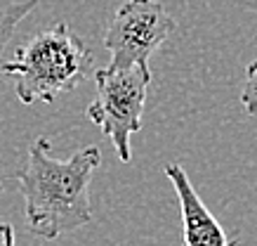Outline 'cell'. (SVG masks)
Here are the masks:
<instances>
[{
  "label": "cell",
  "mask_w": 257,
  "mask_h": 246,
  "mask_svg": "<svg viewBox=\"0 0 257 246\" xmlns=\"http://www.w3.org/2000/svg\"><path fill=\"white\" fill-rule=\"evenodd\" d=\"M50 151L47 137L33 140L26 163L17 173L29 230L47 241L85 227L92 220L90 183L101 163L97 144L83 147L66 161L52 159Z\"/></svg>",
  "instance_id": "1"
},
{
  "label": "cell",
  "mask_w": 257,
  "mask_h": 246,
  "mask_svg": "<svg viewBox=\"0 0 257 246\" xmlns=\"http://www.w3.org/2000/svg\"><path fill=\"white\" fill-rule=\"evenodd\" d=\"M92 71L90 48L64 22L31 36L22 48H17L15 59L0 62V73L15 78L22 104L55 102L59 95L71 93L90 78Z\"/></svg>",
  "instance_id": "2"
},
{
  "label": "cell",
  "mask_w": 257,
  "mask_h": 246,
  "mask_svg": "<svg viewBox=\"0 0 257 246\" xmlns=\"http://www.w3.org/2000/svg\"><path fill=\"white\" fill-rule=\"evenodd\" d=\"M97 95L85 109V116L111 140L118 159H133L130 137L142 130V114L151 86L149 66H104L92 71Z\"/></svg>",
  "instance_id": "3"
},
{
  "label": "cell",
  "mask_w": 257,
  "mask_h": 246,
  "mask_svg": "<svg viewBox=\"0 0 257 246\" xmlns=\"http://www.w3.org/2000/svg\"><path fill=\"white\" fill-rule=\"evenodd\" d=\"M163 0H125L104 33L109 66H149V59L175 31Z\"/></svg>",
  "instance_id": "4"
},
{
  "label": "cell",
  "mask_w": 257,
  "mask_h": 246,
  "mask_svg": "<svg viewBox=\"0 0 257 246\" xmlns=\"http://www.w3.org/2000/svg\"><path fill=\"white\" fill-rule=\"evenodd\" d=\"M163 171L172 183V190L179 201L184 246H231V241L226 239L224 227L210 213V208L203 204V199L194 190L184 168L179 163H165Z\"/></svg>",
  "instance_id": "5"
},
{
  "label": "cell",
  "mask_w": 257,
  "mask_h": 246,
  "mask_svg": "<svg viewBox=\"0 0 257 246\" xmlns=\"http://www.w3.org/2000/svg\"><path fill=\"white\" fill-rule=\"evenodd\" d=\"M40 0H0V57L24 17L36 10Z\"/></svg>",
  "instance_id": "6"
},
{
  "label": "cell",
  "mask_w": 257,
  "mask_h": 246,
  "mask_svg": "<svg viewBox=\"0 0 257 246\" xmlns=\"http://www.w3.org/2000/svg\"><path fill=\"white\" fill-rule=\"evenodd\" d=\"M241 104L248 116L257 114V59L245 66V80L241 90Z\"/></svg>",
  "instance_id": "7"
},
{
  "label": "cell",
  "mask_w": 257,
  "mask_h": 246,
  "mask_svg": "<svg viewBox=\"0 0 257 246\" xmlns=\"http://www.w3.org/2000/svg\"><path fill=\"white\" fill-rule=\"evenodd\" d=\"M0 246H17L15 227L10 222H0Z\"/></svg>",
  "instance_id": "8"
},
{
  "label": "cell",
  "mask_w": 257,
  "mask_h": 246,
  "mask_svg": "<svg viewBox=\"0 0 257 246\" xmlns=\"http://www.w3.org/2000/svg\"><path fill=\"white\" fill-rule=\"evenodd\" d=\"M3 190H5V187H3V180H0V194H3Z\"/></svg>",
  "instance_id": "9"
}]
</instances>
